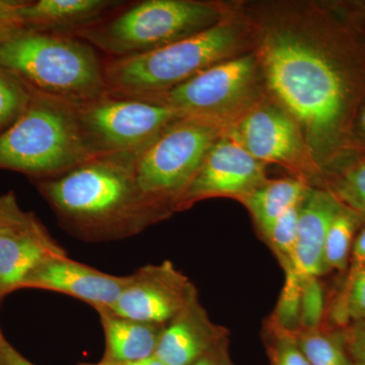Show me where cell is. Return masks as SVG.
I'll list each match as a JSON object with an SVG mask.
<instances>
[{
    "label": "cell",
    "mask_w": 365,
    "mask_h": 365,
    "mask_svg": "<svg viewBox=\"0 0 365 365\" xmlns=\"http://www.w3.org/2000/svg\"><path fill=\"white\" fill-rule=\"evenodd\" d=\"M364 223V215L341 204L327 234L324 248V265L327 274L338 272L341 277L344 275L353 244Z\"/></svg>",
    "instance_id": "cell-21"
},
{
    "label": "cell",
    "mask_w": 365,
    "mask_h": 365,
    "mask_svg": "<svg viewBox=\"0 0 365 365\" xmlns=\"http://www.w3.org/2000/svg\"><path fill=\"white\" fill-rule=\"evenodd\" d=\"M325 288L319 277L302 279V328L314 329L323 325L326 319Z\"/></svg>",
    "instance_id": "cell-28"
},
{
    "label": "cell",
    "mask_w": 365,
    "mask_h": 365,
    "mask_svg": "<svg viewBox=\"0 0 365 365\" xmlns=\"http://www.w3.org/2000/svg\"><path fill=\"white\" fill-rule=\"evenodd\" d=\"M357 35L365 41V1L329 4Z\"/></svg>",
    "instance_id": "cell-31"
},
{
    "label": "cell",
    "mask_w": 365,
    "mask_h": 365,
    "mask_svg": "<svg viewBox=\"0 0 365 365\" xmlns=\"http://www.w3.org/2000/svg\"><path fill=\"white\" fill-rule=\"evenodd\" d=\"M252 40L248 21L225 18L207 30L153 51L104 64L108 95L150 100L208 67L244 54Z\"/></svg>",
    "instance_id": "cell-3"
},
{
    "label": "cell",
    "mask_w": 365,
    "mask_h": 365,
    "mask_svg": "<svg viewBox=\"0 0 365 365\" xmlns=\"http://www.w3.org/2000/svg\"><path fill=\"white\" fill-rule=\"evenodd\" d=\"M139 153H102L38 182L41 195L72 235L88 242L133 237L174 211L146 195L136 177Z\"/></svg>",
    "instance_id": "cell-2"
},
{
    "label": "cell",
    "mask_w": 365,
    "mask_h": 365,
    "mask_svg": "<svg viewBox=\"0 0 365 365\" xmlns=\"http://www.w3.org/2000/svg\"><path fill=\"white\" fill-rule=\"evenodd\" d=\"M225 129L197 118L178 120L137 155L139 187L176 212L178 201Z\"/></svg>",
    "instance_id": "cell-8"
},
{
    "label": "cell",
    "mask_w": 365,
    "mask_h": 365,
    "mask_svg": "<svg viewBox=\"0 0 365 365\" xmlns=\"http://www.w3.org/2000/svg\"><path fill=\"white\" fill-rule=\"evenodd\" d=\"M342 332L353 365H365V319L351 322Z\"/></svg>",
    "instance_id": "cell-29"
},
{
    "label": "cell",
    "mask_w": 365,
    "mask_h": 365,
    "mask_svg": "<svg viewBox=\"0 0 365 365\" xmlns=\"http://www.w3.org/2000/svg\"><path fill=\"white\" fill-rule=\"evenodd\" d=\"M0 365H36L11 345L0 329ZM95 365V364H81Z\"/></svg>",
    "instance_id": "cell-35"
},
{
    "label": "cell",
    "mask_w": 365,
    "mask_h": 365,
    "mask_svg": "<svg viewBox=\"0 0 365 365\" xmlns=\"http://www.w3.org/2000/svg\"><path fill=\"white\" fill-rule=\"evenodd\" d=\"M101 362V361H100ZM106 365V364H104ZM118 365H165L163 361H160L155 355L153 356L146 357V359L135 360V361L126 362V364Z\"/></svg>",
    "instance_id": "cell-37"
},
{
    "label": "cell",
    "mask_w": 365,
    "mask_h": 365,
    "mask_svg": "<svg viewBox=\"0 0 365 365\" xmlns=\"http://www.w3.org/2000/svg\"><path fill=\"white\" fill-rule=\"evenodd\" d=\"M227 18L222 6L195 0H144L73 33L114 58L134 56L172 44Z\"/></svg>",
    "instance_id": "cell-6"
},
{
    "label": "cell",
    "mask_w": 365,
    "mask_h": 365,
    "mask_svg": "<svg viewBox=\"0 0 365 365\" xmlns=\"http://www.w3.org/2000/svg\"><path fill=\"white\" fill-rule=\"evenodd\" d=\"M350 153H365V101L360 106L353 123Z\"/></svg>",
    "instance_id": "cell-34"
},
{
    "label": "cell",
    "mask_w": 365,
    "mask_h": 365,
    "mask_svg": "<svg viewBox=\"0 0 365 365\" xmlns=\"http://www.w3.org/2000/svg\"><path fill=\"white\" fill-rule=\"evenodd\" d=\"M341 203L328 190L311 187L300 203L294 272L300 279L326 275L324 248L329 227Z\"/></svg>",
    "instance_id": "cell-16"
},
{
    "label": "cell",
    "mask_w": 365,
    "mask_h": 365,
    "mask_svg": "<svg viewBox=\"0 0 365 365\" xmlns=\"http://www.w3.org/2000/svg\"><path fill=\"white\" fill-rule=\"evenodd\" d=\"M192 365H235L230 354V337L220 341Z\"/></svg>",
    "instance_id": "cell-33"
},
{
    "label": "cell",
    "mask_w": 365,
    "mask_h": 365,
    "mask_svg": "<svg viewBox=\"0 0 365 365\" xmlns=\"http://www.w3.org/2000/svg\"><path fill=\"white\" fill-rule=\"evenodd\" d=\"M264 340L270 365H311L302 352L295 334L287 333L265 323Z\"/></svg>",
    "instance_id": "cell-27"
},
{
    "label": "cell",
    "mask_w": 365,
    "mask_h": 365,
    "mask_svg": "<svg viewBox=\"0 0 365 365\" xmlns=\"http://www.w3.org/2000/svg\"><path fill=\"white\" fill-rule=\"evenodd\" d=\"M0 67L31 91L67 104L108 95L97 51L71 34L21 29L0 41Z\"/></svg>",
    "instance_id": "cell-4"
},
{
    "label": "cell",
    "mask_w": 365,
    "mask_h": 365,
    "mask_svg": "<svg viewBox=\"0 0 365 365\" xmlns=\"http://www.w3.org/2000/svg\"><path fill=\"white\" fill-rule=\"evenodd\" d=\"M26 1L0 0V35H11L24 28L21 9Z\"/></svg>",
    "instance_id": "cell-32"
},
{
    "label": "cell",
    "mask_w": 365,
    "mask_h": 365,
    "mask_svg": "<svg viewBox=\"0 0 365 365\" xmlns=\"http://www.w3.org/2000/svg\"><path fill=\"white\" fill-rule=\"evenodd\" d=\"M76 111L98 155L140 153L168 127L185 117L170 106L110 95L76 106Z\"/></svg>",
    "instance_id": "cell-9"
},
{
    "label": "cell",
    "mask_w": 365,
    "mask_h": 365,
    "mask_svg": "<svg viewBox=\"0 0 365 365\" xmlns=\"http://www.w3.org/2000/svg\"><path fill=\"white\" fill-rule=\"evenodd\" d=\"M300 203L287 209L280 217H278L264 239L267 242L269 248L272 250L284 273L290 271L294 272V255Z\"/></svg>",
    "instance_id": "cell-24"
},
{
    "label": "cell",
    "mask_w": 365,
    "mask_h": 365,
    "mask_svg": "<svg viewBox=\"0 0 365 365\" xmlns=\"http://www.w3.org/2000/svg\"><path fill=\"white\" fill-rule=\"evenodd\" d=\"M230 335L215 324L195 295L163 328L155 355L165 365H192Z\"/></svg>",
    "instance_id": "cell-15"
},
{
    "label": "cell",
    "mask_w": 365,
    "mask_h": 365,
    "mask_svg": "<svg viewBox=\"0 0 365 365\" xmlns=\"http://www.w3.org/2000/svg\"><path fill=\"white\" fill-rule=\"evenodd\" d=\"M64 254L37 216L21 209L0 228V306L41 263Z\"/></svg>",
    "instance_id": "cell-14"
},
{
    "label": "cell",
    "mask_w": 365,
    "mask_h": 365,
    "mask_svg": "<svg viewBox=\"0 0 365 365\" xmlns=\"http://www.w3.org/2000/svg\"><path fill=\"white\" fill-rule=\"evenodd\" d=\"M247 21L266 93L299 125L323 182L350 155L365 41L329 6H279Z\"/></svg>",
    "instance_id": "cell-1"
},
{
    "label": "cell",
    "mask_w": 365,
    "mask_h": 365,
    "mask_svg": "<svg viewBox=\"0 0 365 365\" xmlns=\"http://www.w3.org/2000/svg\"><path fill=\"white\" fill-rule=\"evenodd\" d=\"M321 188L365 217V153H350L341 158L327 173Z\"/></svg>",
    "instance_id": "cell-20"
},
{
    "label": "cell",
    "mask_w": 365,
    "mask_h": 365,
    "mask_svg": "<svg viewBox=\"0 0 365 365\" xmlns=\"http://www.w3.org/2000/svg\"><path fill=\"white\" fill-rule=\"evenodd\" d=\"M32 98V91L0 67V129L11 126L25 112Z\"/></svg>",
    "instance_id": "cell-26"
},
{
    "label": "cell",
    "mask_w": 365,
    "mask_h": 365,
    "mask_svg": "<svg viewBox=\"0 0 365 365\" xmlns=\"http://www.w3.org/2000/svg\"><path fill=\"white\" fill-rule=\"evenodd\" d=\"M21 210L13 192L0 197V228Z\"/></svg>",
    "instance_id": "cell-36"
},
{
    "label": "cell",
    "mask_w": 365,
    "mask_h": 365,
    "mask_svg": "<svg viewBox=\"0 0 365 365\" xmlns=\"http://www.w3.org/2000/svg\"><path fill=\"white\" fill-rule=\"evenodd\" d=\"M198 294L195 285L170 261L148 264L129 274L110 311L123 318L167 325Z\"/></svg>",
    "instance_id": "cell-12"
},
{
    "label": "cell",
    "mask_w": 365,
    "mask_h": 365,
    "mask_svg": "<svg viewBox=\"0 0 365 365\" xmlns=\"http://www.w3.org/2000/svg\"><path fill=\"white\" fill-rule=\"evenodd\" d=\"M95 365H104L102 364V362H98V364H96Z\"/></svg>",
    "instance_id": "cell-39"
},
{
    "label": "cell",
    "mask_w": 365,
    "mask_h": 365,
    "mask_svg": "<svg viewBox=\"0 0 365 365\" xmlns=\"http://www.w3.org/2000/svg\"><path fill=\"white\" fill-rule=\"evenodd\" d=\"M311 185L299 177L266 180L242 203L248 209L262 237L265 239L274 222L287 209L302 202Z\"/></svg>",
    "instance_id": "cell-19"
},
{
    "label": "cell",
    "mask_w": 365,
    "mask_h": 365,
    "mask_svg": "<svg viewBox=\"0 0 365 365\" xmlns=\"http://www.w3.org/2000/svg\"><path fill=\"white\" fill-rule=\"evenodd\" d=\"M225 130L260 162L283 165L312 187L321 186V173L299 125L269 96Z\"/></svg>",
    "instance_id": "cell-10"
},
{
    "label": "cell",
    "mask_w": 365,
    "mask_h": 365,
    "mask_svg": "<svg viewBox=\"0 0 365 365\" xmlns=\"http://www.w3.org/2000/svg\"><path fill=\"white\" fill-rule=\"evenodd\" d=\"M264 91L260 63L253 51L208 67L177 88L145 101L227 128L266 97Z\"/></svg>",
    "instance_id": "cell-7"
},
{
    "label": "cell",
    "mask_w": 365,
    "mask_h": 365,
    "mask_svg": "<svg viewBox=\"0 0 365 365\" xmlns=\"http://www.w3.org/2000/svg\"><path fill=\"white\" fill-rule=\"evenodd\" d=\"M295 339L311 365H353L342 329L324 322L318 328L300 329Z\"/></svg>",
    "instance_id": "cell-22"
},
{
    "label": "cell",
    "mask_w": 365,
    "mask_h": 365,
    "mask_svg": "<svg viewBox=\"0 0 365 365\" xmlns=\"http://www.w3.org/2000/svg\"><path fill=\"white\" fill-rule=\"evenodd\" d=\"M96 155L76 106L35 91L25 112L0 133V169L43 179L61 176Z\"/></svg>",
    "instance_id": "cell-5"
},
{
    "label": "cell",
    "mask_w": 365,
    "mask_h": 365,
    "mask_svg": "<svg viewBox=\"0 0 365 365\" xmlns=\"http://www.w3.org/2000/svg\"><path fill=\"white\" fill-rule=\"evenodd\" d=\"M113 0H39L26 1L21 9L24 28L61 34H73L103 21L122 6Z\"/></svg>",
    "instance_id": "cell-17"
},
{
    "label": "cell",
    "mask_w": 365,
    "mask_h": 365,
    "mask_svg": "<svg viewBox=\"0 0 365 365\" xmlns=\"http://www.w3.org/2000/svg\"><path fill=\"white\" fill-rule=\"evenodd\" d=\"M128 275H112L72 260L67 254L51 257L29 274L21 289L58 292L81 300L96 312L110 309L126 285Z\"/></svg>",
    "instance_id": "cell-13"
},
{
    "label": "cell",
    "mask_w": 365,
    "mask_h": 365,
    "mask_svg": "<svg viewBox=\"0 0 365 365\" xmlns=\"http://www.w3.org/2000/svg\"><path fill=\"white\" fill-rule=\"evenodd\" d=\"M365 268V223L360 228L354 244L347 269L338 287L336 288L332 297L327 304L325 323L336 328H344V311L346 300L353 282L359 273Z\"/></svg>",
    "instance_id": "cell-23"
},
{
    "label": "cell",
    "mask_w": 365,
    "mask_h": 365,
    "mask_svg": "<svg viewBox=\"0 0 365 365\" xmlns=\"http://www.w3.org/2000/svg\"><path fill=\"white\" fill-rule=\"evenodd\" d=\"M365 319V268L353 282L346 300L344 327L355 321Z\"/></svg>",
    "instance_id": "cell-30"
},
{
    "label": "cell",
    "mask_w": 365,
    "mask_h": 365,
    "mask_svg": "<svg viewBox=\"0 0 365 365\" xmlns=\"http://www.w3.org/2000/svg\"><path fill=\"white\" fill-rule=\"evenodd\" d=\"M265 163L255 158L225 130L204 158L176 205L186 210L206 199L227 197L242 202L266 180Z\"/></svg>",
    "instance_id": "cell-11"
},
{
    "label": "cell",
    "mask_w": 365,
    "mask_h": 365,
    "mask_svg": "<svg viewBox=\"0 0 365 365\" xmlns=\"http://www.w3.org/2000/svg\"><path fill=\"white\" fill-rule=\"evenodd\" d=\"M7 36H9V35H0V41H2L4 39V38H6Z\"/></svg>",
    "instance_id": "cell-38"
},
{
    "label": "cell",
    "mask_w": 365,
    "mask_h": 365,
    "mask_svg": "<svg viewBox=\"0 0 365 365\" xmlns=\"http://www.w3.org/2000/svg\"><path fill=\"white\" fill-rule=\"evenodd\" d=\"M285 274L284 285L275 309L266 323L287 333L302 328V279L294 271Z\"/></svg>",
    "instance_id": "cell-25"
},
{
    "label": "cell",
    "mask_w": 365,
    "mask_h": 365,
    "mask_svg": "<svg viewBox=\"0 0 365 365\" xmlns=\"http://www.w3.org/2000/svg\"><path fill=\"white\" fill-rule=\"evenodd\" d=\"M97 313L105 337L102 364L118 365L155 355L165 325L123 318L108 309Z\"/></svg>",
    "instance_id": "cell-18"
}]
</instances>
